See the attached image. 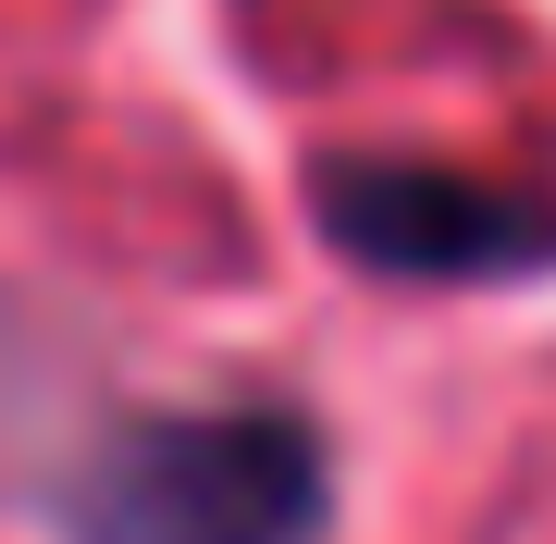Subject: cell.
Returning <instances> with one entry per match:
<instances>
[{
    "mask_svg": "<svg viewBox=\"0 0 556 544\" xmlns=\"http://www.w3.org/2000/svg\"><path fill=\"white\" fill-rule=\"evenodd\" d=\"M321 223L383 273H519V261H556V199L470 186V174H433V162H334L321 174Z\"/></svg>",
    "mask_w": 556,
    "mask_h": 544,
    "instance_id": "obj_2",
    "label": "cell"
},
{
    "mask_svg": "<svg viewBox=\"0 0 556 544\" xmlns=\"http://www.w3.org/2000/svg\"><path fill=\"white\" fill-rule=\"evenodd\" d=\"M62 520L87 544H309L321 445L285 408H149L100 433Z\"/></svg>",
    "mask_w": 556,
    "mask_h": 544,
    "instance_id": "obj_1",
    "label": "cell"
}]
</instances>
